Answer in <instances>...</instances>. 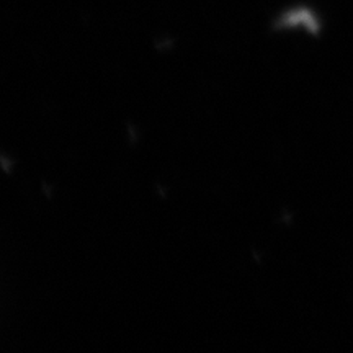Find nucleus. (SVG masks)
Masks as SVG:
<instances>
[]
</instances>
